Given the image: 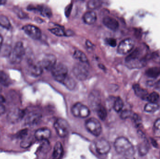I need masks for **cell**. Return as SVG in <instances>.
I'll list each match as a JSON object with an SVG mask.
<instances>
[{"instance_id": "cell-20", "label": "cell", "mask_w": 160, "mask_h": 159, "mask_svg": "<svg viewBox=\"0 0 160 159\" xmlns=\"http://www.w3.org/2000/svg\"><path fill=\"white\" fill-rule=\"evenodd\" d=\"M90 105L96 110V108L100 105V97L98 93L96 91L91 92L89 97Z\"/></svg>"}, {"instance_id": "cell-32", "label": "cell", "mask_w": 160, "mask_h": 159, "mask_svg": "<svg viewBox=\"0 0 160 159\" xmlns=\"http://www.w3.org/2000/svg\"><path fill=\"white\" fill-rule=\"evenodd\" d=\"M0 25L6 29H9L11 27L9 20L4 15H0Z\"/></svg>"}, {"instance_id": "cell-2", "label": "cell", "mask_w": 160, "mask_h": 159, "mask_svg": "<svg viewBox=\"0 0 160 159\" xmlns=\"http://www.w3.org/2000/svg\"><path fill=\"white\" fill-rule=\"evenodd\" d=\"M140 51L138 49L134 50L125 59L126 65L130 68H142L144 65L143 60L140 58Z\"/></svg>"}, {"instance_id": "cell-19", "label": "cell", "mask_w": 160, "mask_h": 159, "mask_svg": "<svg viewBox=\"0 0 160 159\" xmlns=\"http://www.w3.org/2000/svg\"><path fill=\"white\" fill-rule=\"evenodd\" d=\"M132 87H133L134 93L138 97H140L142 100L147 101L148 94H149L147 91L141 87L139 84H134L133 85Z\"/></svg>"}, {"instance_id": "cell-30", "label": "cell", "mask_w": 160, "mask_h": 159, "mask_svg": "<svg viewBox=\"0 0 160 159\" xmlns=\"http://www.w3.org/2000/svg\"><path fill=\"white\" fill-rule=\"evenodd\" d=\"M159 109V105L155 103L149 102L146 105L144 111L147 113H154Z\"/></svg>"}, {"instance_id": "cell-35", "label": "cell", "mask_w": 160, "mask_h": 159, "mask_svg": "<svg viewBox=\"0 0 160 159\" xmlns=\"http://www.w3.org/2000/svg\"><path fill=\"white\" fill-rule=\"evenodd\" d=\"M159 98V94L157 93L156 91H154V92H152L150 94H148L147 101H149V102L157 103Z\"/></svg>"}, {"instance_id": "cell-3", "label": "cell", "mask_w": 160, "mask_h": 159, "mask_svg": "<svg viewBox=\"0 0 160 159\" xmlns=\"http://www.w3.org/2000/svg\"><path fill=\"white\" fill-rule=\"evenodd\" d=\"M24 55L25 49L23 44L21 42H17L11 53L10 62L13 64H18L22 60Z\"/></svg>"}, {"instance_id": "cell-26", "label": "cell", "mask_w": 160, "mask_h": 159, "mask_svg": "<svg viewBox=\"0 0 160 159\" xmlns=\"http://www.w3.org/2000/svg\"><path fill=\"white\" fill-rule=\"evenodd\" d=\"M96 111L98 116L102 120H105L107 116V111L105 107L101 104L96 108Z\"/></svg>"}, {"instance_id": "cell-10", "label": "cell", "mask_w": 160, "mask_h": 159, "mask_svg": "<svg viewBox=\"0 0 160 159\" xmlns=\"http://www.w3.org/2000/svg\"><path fill=\"white\" fill-rule=\"evenodd\" d=\"M22 30L30 38L35 40L40 39L42 35L40 29L32 24H27L22 27Z\"/></svg>"}, {"instance_id": "cell-23", "label": "cell", "mask_w": 160, "mask_h": 159, "mask_svg": "<svg viewBox=\"0 0 160 159\" xmlns=\"http://www.w3.org/2000/svg\"><path fill=\"white\" fill-rule=\"evenodd\" d=\"M68 89L70 90H73L76 87V82L75 80L70 76L68 75L62 82Z\"/></svg>"}, {"instance_id": "cell-29", "label": "cell", "mask_w": 160, "mask_h": 159, "mask_svg": "<svg viewBox=\"0 0 160 159\" xmlns=\"http://www.w3.org/2000/svg\"><path fill=\"white\" fill-rule=\"evenodd\" d=\"M124 102L120 97H117L115 99L113 108L117 112H119L122 110L124 107Z\"/></svg>"}, {"instance_id": "cell-17", "label": "cell", "mask_w": 160, "mask_h": 159, "mask_svg": "<svg viewBox=\"0 0 160 159\" xmlns=\"http://www.w3.org/2000/svg\"><path fill=\"white\" fill-rule=\"evenodd\" d=\"M51 133V131L48 128H40L35 133V137L38 141L48 140L50 137Z\"/></svg>"}, {"instance_id": "cell-37", "label": "cell", "mask_w": 160, "mask_h": 159, "mask_svg": "<svg viewBox=\"0 0 160 159\" xmlns=\"http://www.w3.org/2000/svg\"><path fill=\"white\" fill-rule=\"evenodd\" d=\"M8 77L3 71H0V84H4L8 82Z\"/></svg>"}, {"instance_id": "cell-36", "label": "cell", "mask_w": 160, "mask_h": 159, "mask_svg": "<svg viewBox=\"0 0 160 159\" xmlns=\"http://www.w3.org/2000/svg\"><path fill=\"white\" fill-rule=\"evenodd\" d=\"M133 114L131 111L128 110H125L122 111L120 117L123 119H127L130 117H132Z\"/></svg>"}, {"instance_id": "cell-33", "label": "cell", "mask_w": 160, "mask_h": 159, "mask_svg": "<svg viewBox=\"0 0 160 159\" xmlns=\"http://www.w3.org/2000/svg\"><path fill=\"white\" fill-rule=\"evenodd\" d=\"M153 133L157 138H160V118L158 119L154 123Z\"/></svg>"}, {"instance_id": "cell-38", "label": "cell", "mask_w": 160, "mask_h": 159, "mask_svg": "<svg viewBox=\"0 0 160 159\" xmlns=\"http://www.w3.org/2000/svg\"><path fill=\"white\" fill-rule=\"evenodd\" d=\"M107 44L109 45L110 46L114 47L117 45L116 40L113 38H108L105 40Z\"/></svg>"}, {"instance_id": "cell-41", "label": "cell", "mask_w": 160, "mask_h": 159, "mask_svg": "<svg viewBox=\"0 0 160 159\" xmlns=\"http://www.w3.org/2000/svg\"><path fill=\"white\" fill-rule=\"evenodd\" d=\"M31 144V142L29 140H22L20 143V147L21 148H26L29 147Z\"/></svg>"}, {"instance_id": "cell-21", "label": "cell", "mask_w": 160, "mask_h": 159, "mask_svg": "<svg viewBox=\"0 0 160 159\" xmlns=\"http://www.w3.org/2000/svg\"><path fill=\"white\" fill-rule=\"evenodd\" d=\"M97 19V14L93 11L86 12L83 16L84 22L88 25L94 24Z\"/></svg>"}, {"instance_id": "cell-39", "label": "cell", "mask_w": 160, "mask_h": 159, "mask_svg": "<svg viewBox=\"0 0 160 159\" xmlns=\"http://www.w3.org/2000/svg\"><path fill=\"white\" fill-rule=\"evenodd\" d=\"M132 118V120H133V122L135 123V125L139 127L140 124H141V119L139 116L137 114H133Z\"/></svg>"}, {"instance_id": "cell-28", "label": "cell", "mask_w": 160, "mask_h": 159, "mask_svg": "<svg viewBox=\"0 0 160 159\" xmlns=\"http://www.w3.org/2000/svg\"><path fill=\"white\" fill-rule=\"evenodd\" d=\"M102 2L99 0H90L87 4V8L90 10L98 9L101 7Z\"/></svg>"}, {"instance_id": "cell-18", "label": "cell", "mask_w": 160, "mask_h": 159, "mask_svg": "<svg viewBox=\"0 0 160 159\" xmlns=\"http://www.w3.org/2000/svg\"><path fill=\"white\" fill-rule=\"evenodd\" d=\"M103 24L110 30L116 31L119 27V23L116 19L109 16H106L102 20Z\"/></svg>"}, {"instance_id": "cell-7", "label": "cell", "mask_w": 160, "mask_h": 159, "mask_svg": "<svg viewBox=\"0 0 160 159\" xmlns=\"http://www.w3.org/2000/svg\"><path fill=\"white\" fill-rule=\"evenodd\" d=\"M72 113L76 117L85 118L90 115V110L84 105L81 103H77L72 107Z\"/></svg>"}, {"instance_id": "cell-14", "label": "cell", "mask_w": 160, "mask_h": 159, "mask_svg": "<svg viewBox=\"0 0 160 159\" xmlns=\"http://www.w3.org/2000/svg\"><path fill=\"white\" fill-rule=\"evenodd\" d=\"M27 9L30 11H35L40 13L43 16L50 17L52 15L51 10L49 7L44 5H31L27 7Z\"/></svg>"}, {"instance_id": "cell-8", "label": "cell", "mask_w": 160, "mask_h": 159, "mask_svg": "<svg viewBox=\"0 0 160 159\" xmlns=\"http://www.w3.org/2000/svg\"><path fill=\"white\" fill-rule=\"evenodd\" d=\"M54 127L57 134L61 137H65L69 131V125L66 120L63 119H57L54 124Z\"/></svg>"}, {"instance_id": "cell-16", "label": "cell", "mask_w": 160, "mask_h": 159, "mask_svg": "<svg viewBox=\"0 0 160 159\" xmlns=\"http://www.w3.org/2000/svg\"><path fill=\"white\" fill-rule=\"evenodd\" d=\"M41 115L36 113H29L25 119V125L29 126H33L37 125L41 120Z\"/></svg>"}, {"instance_id": "cell-1", "label": "cell", "mask_w": 160, "mask_h": 159, "mask_svg": "<svg viewBox=\"0 0 160 159\" xmlns=\"http://www.w3.org/2000/svg\"><path fill=\"white\" fill-rule=\"evenodd\" d=\"M114 147L117 153L126 157H132L135 154L133 145L125 137L118 138L115 141Z\"/></svg>"}, {"instance_id": "cell-5", "label": "cell", "mask_w": 160, "mask_h": 159, "mask_svg": "<svg viewBox=\"0 0 160 159\" xmlns=\"http://www.w3.org/2000/svg\"><path fill=\"white\" fill-rule=\"evenodd\" d=\"M86 128L88 132L94 136L100 135L102 131L101 124L98 119L92 118L87 120L85 123Z\"/></svg>"}, {"instance_id": "cell-22", "label": "cell", "mask_w": 160, "mask_h": 159, "mask_svg": "<svg viewBox=\"0 0 160 159\" xmlns=\"http://www.w3.org/2000/svg\"><path fill=\"white\" fill-rule=\"evenodd\" d=\"M63 153V148L60 142H57L54 146L52 157L53 159H61Z\"/></svg>"}, {"instance_id": "cell-40", "label": "cell", "mask_w": 160, "mask_h": 159, "mask_svg": "<svg viewBox=\"0 0 160 159\" xmlns=\"http://www.w3.org/2000/svg\"><path fill=\"white\" fill-rule=\"evenodd\" d=\"M27 134H28V130L27 129L22 130L18 133L17 137L20 139H24L27 136Z\"/></svg>"}, {"instance_id": "cell-27", "label": "cell", "mask_w": 160, "mask_h": 159, "mask_svg": "<svg viewBox=\"0 0 160 159\" xmlns=\"http://www.w3.org/2000/svg\"><path fill=\"white\" fill-rule=\"evenodd\" d=\"M42 144L40 148V153L43 157H46L50 149V145L48 140L42 141Z\"/></svg>"}, {"instance_id": "cell-24", "label": "cell", "mask_w": 160, "mask_h": 159, "mask_svg": "<svg viewBox=\"0 0 160 159\" xmlns=\"http://www.w3.org/2000/svg\"><path fill=\"white\" fill-rule=\"evenodd\" d=\"M73 57L74 58L79 61L81 63H87L88 61L86 55L81 50H76L73 54Z\"/></svg>"}, {"instance_id": "cell-6", "label": "cell", "mask_w": 160, "mask_h": 159, "mask_svg": "<svg viewBox=\"0 0 160 159\" xmlns=\"http://www.w3.org/2000/svg\"><path fill=\"white\" fill-rule=\"evenodd\" d=\"M73 73L75 77L81 81L86 80L89 75L87 67L83 63H76L73 67Z\"/></svg>"}, {"instance_id": "cell-45", "label": "cell", "mask_w": 160, "mask_h": 159, "mask_svg": "<svg viewBox=\"0 0 160 159\" xmlns=\"http://www.w3.org/2000/svg\"><path fill=\"white\" fill-rule=\"evenodd\" d=\"M156 87L158 90L160 91V79L156 83Z\"/></svg>"}, {"instance_id": "cell-12", "label": "cell", "mask_w": 160, "mask_h": 159, "mask_svg": "<svg viewBox=\"0 0 160 159\" xmlns=\"http://www.w3.org/2000/svg\"><path fill=\"white\" fill-rule=\"evenodd\" d=\"M57 64V58L53 54H47L43 58L41 65L47 71H52Z\"/></svg>"}, {"instance_id": "cell-48", "label": "cell", "mask_w": 160, "mask_h": 159, "mask_svg": "<svg viewBox=\"0 0 160 159\" xmlns=\"http://www.w3.org/2000/svg\"><path fill=\"white\" fill-rule=\"evenodd\" d=\"M7 1L5 0H0V6L4 5L6 3Z\"/></svg>"}, {"instance_id": "cell-34", "label": "cell", "mask_w": 160, "mask_h": 159, "mask_svg": "<svg viewBox=\"0 0 160 159\" xmlns=\"http://www.w3.org/2000/svg\"><path fill=\"white\" fill-rule=\"evenodd\" d=\"M52 34L58 36H66V32L62 28L57 27V28H52L49 30Z\"/></svg>"}, {"instance_id": "cell-31", "label": "cell", "mask_w": 160, "mask_h": 159, "mask_svg": "<svg viewBox=\"0 0 160 159\" xmlns=\"http://www.w3.org/2000/svg\"><path fill=\"white\" fill-rule=\"evenodd\" d=\"M139 153L141 156H145L148 153L149 150V145L147 143V141H145L142 143L140 144L139 146Z\"/></svg>"}, {"instance_id": "cell-4", "label": "cell", "mask_w": 160, "mask_h": 159, "mask_svg": "<svg viewBox=\"0 0 160 159\" xmlns=\"http://www.w3.org/2000/svg\"><path fill=\"white\" fill-rule=\"evenodd\" d=\"M51 72L55 80L61 83L68 75L67 67L62 63H57L52 70Z\"/></svg>"}, {"instance_id": "cell-47", "label": "cell", "mask_w": 160, "mask_h": 159, "mask_svg": "<svg viewBox=\"0 0 160 159\" xmlns=\"http://www.w3.org/2000/svg\"><path fill=\"white\" fill-rule=\"evenodd\" d=\"M86 44L89 47H92L93 46V44L90 42L89 41H87L86 42Z\"/></svg>"}, {"instance_id": "cell-49", "label": "cell", "mask_w": 160, "mask_h": 159, "mask_svg": "<svg viewBox=\"0 0 160 159\" xmlns=\"http://www.w3.org/2000/svg\"><path fill=\"white\" fill-rule=\"evenodd\" d=\"M98 66L100 68H101V69H102V70H104V69H105V66H104V65H102V64H98Z\"/></svg>"}, {"instance_id": "cell-15", "label": "cell", "mask_w": 160, "mask_h": 159, "mask_svg": "<svg viewBox=\"0 0 160 159\" xmlns=\"http://www.w3.org/2000/svg\"><path fill=\"white\" fill-rule=\"evenodd\" d=\"M95 146L97 152L101 155L107 154L111 149V146L108 141L103 139H99L97 141Z\"/></svg>"}, {"instance_id": "cell-46", "label": "cell", "mask_w": 160, "mask_h": 159, "mask_svg": "<svg viewBox=\"0 0 160 159\" xmlns=\"http://www.w3.org/2000/svg\"><path fill=\"white\" fill-rule=\"evenodd\" d=\"M3 41V37L2 36V35H0V50H1V48H2V45Z\"/></svg>"}, {"instance_id": "cell-13", "label": "cell", "mask_w": 160, "mask_h": 159, "mask_svg": "<svg viewBox=\"0 0 160 159\" xmlns=\"http://www.w3.org/2000/svg\"><path fill=\"white\" fill-rule=\"evenodd\" d=\"M25 115V112L19 109L10 111L7 115V119L10 123H15L20 121Z\"/></svg>"}, {"instance_id": "cell-25", "label": "cell", "mask_w": 160, "mask_h": 159, "mask_svg": "<svg viewBox=\"0 0 160 159\" xmlns=\"http://www.w3.org/2000/svg\"><path fill=\"white\" fill-rule=\"evenodd\" d=\"M146 74L151 78H157L160 75V68L152 67L149 68L146 72Z\"/></svg>"}, {"instance_id": "cell-43", "label": "cell", "mask_w": 160, "mask_h": 159, "mask_svg": "<svg viewBox=\"0 0 160 159\" xmlns=\"http://www.w3.org/2000/svg\"><path fill=\"white\" fill-rule=\"evenodd\" d=\"M5 101V99L4 98L3 96L0 94V105H2Z\"/></svg>"}, {"instance_id": "cell-42", "label": "cell", "mask_w": 160, "mask_h": 159, "mask_svg": "<svg viewBox=\"0 0 160 159\" xmlns=\"http://www.w3.org/2000/svg\"><path fill=\"white\" fill-rule=\"evenodd\" d=\"M72 6H73V5H72V4H71L66 7L65 10V14L67 16H70V13H71V11H72Z\"/></svg>"}, {"instance_id": "cell-11", "label": "cell", "mask_w": 160, "mask_h": 159, "mask_svg": "<svg viewBox=\"0 0 160 159\" xmlns=\"http://www.w3.org/2000/svg\"><path fill=\"white\" fill-rule=\"evenodd\" d=\"M27 72L29 75L33 77H38L43 73V67L41 63H36L32 61L28 62Z\"/></svg>"}, {"instance_id": "cell-9", "label": "cell", "mask_w": 160, "mask_h": 159, "mask_svg": "<svg viewBox=\"0 0 160 159\" xmlns=\"http://www.w3.org/2000/svg\"><path fill=\"white\" fill-rule=\"evenodd\" d=\"M135 42L130 38L124 39L120 42L118 47L117 52L118 54L125 55L130 52L133 49Z\"/></svg>"}, {"instance_id": "cell-44", "label": "cell", "mask_w": 160, "mask_h": 159, "mask_svg": "<svg viewBox=\"0 0 160 159\" xmlns=\"http://www.w3.org/2000/svg\"><path fill=\"white\" fill-rule=\"evenodd\" d=\"M5 112V107L3 105H0V115H2V114H3Z\"/></svg>"}]
</instances>
